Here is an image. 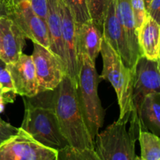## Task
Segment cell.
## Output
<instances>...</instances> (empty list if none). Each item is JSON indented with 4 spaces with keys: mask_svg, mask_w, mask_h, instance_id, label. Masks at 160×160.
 Returning a JSON list of instances; mask_svg holds the SVG:
<instances>
[{
    "mask_svg": "<svg viewBox=\"0 0 160 160\" xmlns=\"http://www.w3.org/2000/svg\"><path fill=\"white\" fill-rule=\"evenodd\" d=\"M53 98L59 131L69 146L95 149V139L88 128L77 87L67 75L54 90Z\"/></svg>",
    "mask_w": 160,
    "mask_h": 160,
    "instance_id": "6da1fadb",
    "label": "cell"
},
{
    "mask_svg": "<svg viewBox=\"0 0 160 160\" xmlns=\"http://www.w3.org/2000/svg\"><path fill=\"white\" fill-rule=\"evenodd\" d=\"M53 95L54 90L23 97L24 115L20 128L39 143L59 152L69 145L59 131Z\"/></svg>",
    "mask_w": 160,
    "mask_h": 160,
    "instance_id": "7a4b0ae2",
    "label": "cell"
},
{
    "mask_svg": "<svg viewBox=\"0 0 160 160\" xmlns=\"http://www.w3.org/2000/svg\"><path fill=\"white\" fill-rule=\"evenodd\" d=\"M100 53L103 68L99 78L109 81L117 94L120 117H130L133 112L132 92L134 71L128 68L120 55L103 38Z\"/></svg>",
    "mask_w": 160,
    "mask_h": 160,
    "instance_id": "3957f363",
    "label": "cell"
},
{
    "mask_svg": "<svg viewBox=\"0 0 160 160\" xmlns=\"http://www.w3.org/2000/svg\"><path fill=\"white\" fill-rule=\"evenodd\" d=\"M95 64L85 55L81 56V69L77 85L80 105L88 128L94 139L102 128L106 115L98 96L99 77Z\"/></svg>",
    "mask_w": 160,
    "mask_h": 160,
    "instance_id": "277c9868",
    "label": "cell"
},
{
    "mask_svg": "<svg viewBox=\"0 0 160 160\" xmlns=\"http://www.w3.org/2000/svg\"><path fill=\"white\" fill-rule=\"evenodd\" d=\"M130 117L119 118L95 139V151L101 160H136V134L128 130Z\"/></svg>",
    "mask_w": 160,
    "mask_h": 160,
    "instance_id": "5b68a950",
    "label": "cell"
},
{
    "mask_svg": "<svg viewBox=\"0 0 160 160\" xmlns=\"http://www.w3.org/2000/svg\"><path fill=\"white\" fill-rule=\"evenodd\" d=\"M0 160H59V152L39 143L19 128L16 135L0 145Z\"/></svg>",
    "mask_w": 160,
    "mask_h": 160,
    "instance_id": "8992f818",
    "label": "cell"
},
{
    "mask_svg": "<svg viewBox=\"0 0 160 160\" xmlns=\"http://www.w3.org/2000/svg\"><path fill=\"white\" fill-rule=\"evenodd\" d=\"M150 94H160V59L150 60L142 56L134 70L133 112L130 119L139 120L138 113L142 102Z\"/></svg>",
    "mask_w": 160,
    "mask_h": 160,
    "instance_id": "52a82bcc",
    "label": "cell"
},
{
    "mask_svg": "<svg viewBox=\"0 0 160 160\" xmlns=\"http://www.w3.org/2000/svg\"><path fill=\"white\" fill-rule=\"evenodd\" d=\"M34 44L32 57L38 84V92L53 91L67 75L62 60L48 48Z\"/></svg>",
    "mask_w": 160,
    "mask_h": 160,
    "instance_id": "ba28073f",
    "label": "cell"
},
{
    "mask_svg": "<svg viewBox=\"0 0 160 160\" xmlns=\"http://www.w3.org/2000/svg\"><path fill=\"white\" fill-rule=\"evenodd\" d=\"M8 3V2H7ZM9 15L26 38L49 49V38L45 20L34 11L26 0L8 3Z\"/></svg>",
    "mask_w": 160,
    "mask_h": 160,
    "instance_id": "9c48e42d",
    "label": "cell"
},
{
    "mask_svg": "<svg viewBox=\"0 0 160 160\" xmlns=\"http://www.w3.org/2000/svg\"><path fill=\"white\" fill-rule=\"evenodd\" d=\"M59 12L62 22V36L67 60V75L78 85L81 62L78 49V26L70 8L63 0H59Z\"/></svg>",
    "mask_w": 160,
    "mask_h": 160,
    "instance_id": "30bf717a",
    "label": "cell"
},
{
    "mask_svg": "<svg viewBox=\"0 0 160 160\" xmlns=\"http://www.w3.org/2000/svg\"><path fill=\"white\" fill-rule=\"evenodd\" d=\"M17 95L31 97L38 93V84L31 56L22 54L17 61L7 64Z\"/></svg>",
    "mask_w": 160,
    "mask_h": 160,
    "instance_id": "8fae6325",
    "label": "cell"
},
{
    "mask_svg": "<svg viewBox=\"0 0 160 160\" xmlns=\"http://www.w3.org/2000/svg\"><path fill=\"white\" fill-rule=\"evenodd\" d=\"M102 36L112 48L120 55L123 63L133 70L131 52L127 42L126 35L116 12L115 0H110L108 6L103 23Z\"/></svg>",
    "mask_w": 160,
    "mask_h": 160,
    "instance_id": "7c38bea8",
    "label": "cell"
},
{
    "mask_svg": "<svg viewBox=\"0 0 160 160\" xmlns=\"http://www.w3.org/2000/svg\"><path fill=\"white\" fill-rule=\"evenodd\" d=\"M0 58L6 64L17 61L23 54L25 36L12 19L0 18Z\"/></svg>",
    "mask_w": 160,
    "mask_h": 160,
    "instance_id": "4fadbf2b",
    "label": "cell"
},
{
    "mask_svg": "<svg viewBox=\"0 0 160 160\" xmlns=\"http://www.w3.org/2000/svg\"><path fill=\"white\" fill-rule=\"evenodd\" d=\"M115 9L117 18L126 35L127 42L131 52V63L134 70L138 59L142 56L138 41L134 14L131 9V0H115Z\"/></svg>",
    "mask_w": 160,
    "mask_h": 160,
    "instance_id": "5bb4252c",
    "label": "cell"
},
{
    "mask_svg": "<svg viewBox=\"0 0 160 160\" xmlns=\"http://www.w3.org/2000/svg\"><path fill=\"white\" fill-rule=\"evenodd\" d=\"M141 55L150 60L160 59V24L149 14L138 31Z\"/></svg>",
    "mask_w": 160,
    "mask_h": 160,
    "instance_id": "9a60e30c",
    "label": "cell"
},
{
    "mask_svg": "<svg viewBox=\"0 0 160 160\" xmlns=\"http://www.w3.org/2000/svg\"><path fill=\"white\" fill-rule=\"evenodd\" d=\"M59 0H47L48 12L45 23L49 38V50L62 60L67 71V60L62 36V22L59 12Z\"/></svg>",
    "mask_w": 160,
    "mask_h": 160,
    "instance_id": "2e32d148",
    "label": "cell"
},
{
    "mask_svg": "<svg viewBox=\"0 0 160 160\" xmlns=\"http://www.w3.org/2000/svg\"><path fill=\"white\" fill-rule=\"evenodd\" d=\"M77 33L78 56L81 63L83 55L87 56L91 61L95 63L101 51L102 32L97 28L92 20H90L78 26Z\"/></svg>",
    "mask_w": 160,
    "mask_h": 160,
    "instance_id": "e0dca14e",
    "label": "cell"
},
{
    "mask_svg": "<svg viewBox=\"0 0 160 160\" xmlns=\"http://www.w3.org/2000/svg\"><path fill=\"white\" fill-rule=\"evenodd\" d=\"M138 117L142 131L160 136V94H150L145 97Z\"/></svg>",
    "mask_w": 160,
    "mask_h": 160,
    "instance_id": "ac0fdd59",
    "label": "cell"
},
{
    "mask_svg": "<svg viewBox=\"0 0 160 160\" xmlns=\"http://www.w3.org/2000/svg\"><path fill=\"white\" fill-rule=\"evenodd\" d=\"M142 160L160 159V137L147 131H141L138 139Z\"/></svg>",
    "mask_w": 160,
    "mask_h": 160,
    "instance_id": "d6986e66",
    "label": "cell"
},
{
    "mask_svg": "<svg viewBox=\"0 0 160 160\" xmlns=\"http://www.w3.org/2000/svg\"><path fill=\"white\" fill-rule=\"evenodd\" d=\"M59 160H101L95 149H78L67 146L59 151Z\"/></svg>",
    "mask_w": 160,
    "mask_h": 160,
    "instance_id": "ffe728a7",
    "label": "cell"
},
{
    "mask_svg": "<svg viewBox=\"0 0 160 160\" xmlns=\"http://www.w3.org/2000/svg\"><path fill=\"white\" fill-rule=\"evenodd\" d=\"M74 18L77 26L92 20L89 12L88 0H63Z\"/></svg>",
    "mask_w": 160,
    "mask_h": 160,
    "instance_id": "44dd1931",
    "label": "cell"
},
{
    "mask_svg": "<svg viewBox=\"0 0 160 160\" xmlns=\"http://www.w3.org/2000/svg\"><path fill=\"white\" fill-rule=\"evenodd\" d=\"M110 0H88L91 19L102 32L105 16Z\"/></svg>",
    "mask_w": 160,
    "mask_h": 160,
    "instance_id": "7402d4cb",
    "label": "cell"
},
{
    "mask_svg": "<svg viewBox=\"0 0 160 160\" xmlns=\"http://www.w3.org/2000/svg\"><path fill=\"white\" fill-rule=\"evenodd\" d=\"M0 94L5 98L6 103L13 102L17 95L7 65L0 74Z\"/></svg>",
    "mask_w": 160,
    "mask_h": 160,
    "instance_id": "603a6c76",
    "label": "cell"
},
{
    "mask_svg": "<svg viewBox=\"0 0 160 160\" xmlns=\"http://www.w3.org/2000/svg\"><path fill=\"white\" fill-rule=\"evenodd\" d=\"M131 9L134 14L137 32L143 24L147 17V9L144 0H131Z\"/></svg>",
    "mask_w": 160,
    "mask_h": 160,
    "instance_id": "cb8c5ba5",
    "label": "cell"
},
{
    "mask_svg": "<svg viewBox=\"0 0 160 160\" xmlns=\"http://www.w3.org/2000/svg\"><path fill=\"white\" fill-rule=\"evenodd\" d=\"M21 0H7L8 3H13ZM31 4L34 12L45 21L48 12V2L47 0H26Z\"/></svg>",
    "mask_w": 160,
    "mask_h": 160,
    "instance_id": "d4e9b609",
    "label": "cell"
},
{
    "mask_svg": "<svg viewBox=\"0 0 160 160\" xmlns=\"http://www.w3.org/2000/svg\"><path fill=\"white\" fill-rule=\"evenodd\" d=\"M19 128H15L5 120H0V145L18 133Z\"/></svg>",
    "mask_w": 160,
    "mask_h": 160,
    "instance_id": "484cf974",
    "label": "cell"
},
{
    "mask_svg": "<svg viewBox=\"0 0 160 160\" xmlns=\"http://www.w3.org/2000/svg\"><path fill=\"white\" fill-rule=\"evenodd\" d=\"M147 12L160 24V0H152Z\"/></svg>",
    "mask_w": 160,
    "mask_h": 160,
    "instance_id": "4316f807",
    "label": "cell"
},
{
    "mask_svg": "<svg viewBox=\"0 0 160 160\" xmlns=\"http://www.w3.org/2000/svg\"><path fill=\"white\" fill-rule=\"evenodd\" d=\"M9 12L7 0H0V18L3 17H8Z\"/></svg>",
    "mask_w": 160,
    "mask_h": 160,
    "instance_id": "83f0119b",
    "label": "cell"
},
{
    "mask_svg": "<svg viewBox=\"0 0 160 160\" xmlns=\"http://www.w3.org/2000/svg\"><path fill=\"white\" fill-rule=\"evenodd\" d=\"M6 100H5V98H3L2 95L0 94V113L4 111L5 106H6Z\"/></svg>",
    "mask_w": 160,
    "mask_h": 160,
    "instance_id": "f1b7e54d",
    "label": "cell"
},
{
    "mask_svg": "<svg viewBox=\"0 0 160 160\" xmlns=\"http://www.w3.org/2000/svg\"><path fill=\"white\" fill-rule=\"evenodd\" d=\"M6 65H7V64H6V62H5L4 61L0 58V74H1V73L2 72V70L6 68Z\"/></svg>",
    "mask_w": 160,
    "mask_h": 160,
    "instance_id": "f546056e",
    "label": "cell"
},
{
    "mask_svg": "<svg viewBox=\"0 0 160 160\" xmlns=\"http://www.w3.org/2000/svg\"><path fill=\"white\" fill-rule=\"evenodd\" d=\"M145 1V7H146V9H148V7L149 6L150 3H151L152 0H144Z\"/></svg>",
    "mask_w": 160,
    "mask_h": 160,
    "instance_id": "4dcf8cb0",
    "label": "cell"
},
{
    "mask_svg": "<svg viewBox=\"0 0 160 160\" xmlns=\"http://www.w3.org/2000/svg\"><path fill=\"white\" fill-rule=\"evenodd\" d=\"M136 160H142V159H141V158L139 157V156H137V157H136Z\"/></svg>",
    "mask_w": 160,
    "mask_h": 160,
    "instance_id": "1f68e13d",
    "label": "cell"
},
{
    "mask_svg": "<svg viewBox=\"0 0 160 160\" xmlns=\"http://www.w3.org/2000/svg\"><path fill=\"white\" fill-rule=\"evenodd\" d=\"M2 120V118H1V117H0V120Z\"/></svg>",
    "mask_w": 160,
    "mask_h": 160,
    "instance_id": "d6a6232c",
    "label": "cell"
},
{
    "mask_svg": "<svg viewBox=\"0 0 160 160\" xmlns=\"http://www.w3.org/2000/svg\"><path fill=\"white\" fill-rule=\"evenodd\" d=\"M0 40H1V38H0Z\"/></svg>",
    "mask_w": 160,
    "mask_h": 160,
    "instance_id": "836d02e7",
    "label": "cell"
},
{
    "mask_svg": "<svg viewBox=\"0 0 160 160\" xmlns=\"http://www.w3.org/2000/svg\"><path fill=\"white\" fill-rule=\"evenodd\" d=\"M159 160H160V159H159Z\"/></svg>",
    "mask_w": 160,
    "mask_h": 160,
    "instance_id": "e575fe53",
    "label": "cell"
}]
</instances>
